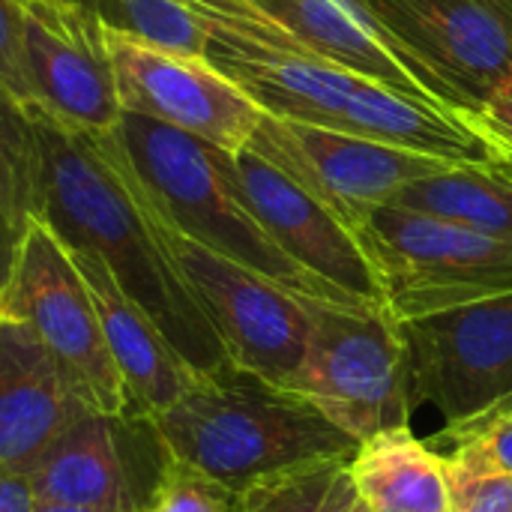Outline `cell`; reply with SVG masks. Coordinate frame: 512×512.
<instances>
[{"instance_id": "1", "label": "cell", "mask_w": 512, "mask_h": 512, "mask_svg": "<svg viewBox=\"0 0 512 512\" xmlns=\"http://www.w3.org/2000/svg\"><path fill=\"white\" fill-rule=\"evenodd\" d=\"M30 111L42 150L39 219L69 252L93 255L198 378L234 366L174 267L159 225L132 180L93 135L60 123L36 105Z\"/></svg>"}, {"instance_id": "2", "label": "cell", "mask_w": 512, "mask_h": 512, "mask_svg": "<svg viewBox=\"0 0 512 512\" xmlns=\"http://www.w3.org/2000/svg\"><path fill=\"white\" fill-rule=\"evenodd\" d=\"M207 60L264 114L426 153L453 165L512 168V150L480 117L432 108L366 75L306 54L279 24L204 12Z\"/></svg>"}, {"instance_id": "3", "label": "cell", "mask_w": 512, "mask_h": 512, "mask_svg": "<svg viewBox=\"0 0 512 512\" xmlns=\"http://www.w3.org/2000/svg\"><path fill=\"white\" fill-rule=\"evenodd\" d=\"M93 138L132 180L147 210L165 228L237 261L303 300L375 309L309 276L273 243L228 177L219 147L129 111L120 114L114 129Z\"/></svg>"}, {"instance_id": "4", "label": "cell", "mask_w": 512, "mask_h": 512, "mask_svg": "<svg viewBox=\"0 0 512 512\" xmlns=\"http://www.w3.org/2000/svg\"><path fill=\"white\" fill-rule=\"evenodd\" d=\"M165 459L186 465L234 495L249 486L330 462H351L357 441L300 393L273 387L237 366L198 378L150 420Z\"/></svg>"}, {"instance_id": "5", "label": "cell", "mask_w": 512, "mask_h": 512, "mask_svg": "<svg viewBox=\"0 0 512 512\" xmlns=\"http://www.w3.org/2000/svg\"><path fill=\"white\" fill-rule=\"evenodd\" d=\"M297 393L357 444L408 426L414 369L402 324L390 309L309 303Z\"/></svg>"}, {"instance_id": "6", "label": "cell", "mask_w": 512, "mask_h": 512, "mask_svg": "<svg viewBox=\"0 0 512 512\" xmlns=\"http://www.w3.org/2000/svg\"><path fill=\"white\" fill-rule=\"evenodd\" d=\"M0 318L24 324L45 345L72 393L93 414L138 420L90 291L66 246L42 219H30L21 231L15 270L0 297Z\"/></svg>"}, {"instance_id": "7", "label": "cell", "mask_w": 512, "mask_h": 512, "mask_svg": "<svg viewBox=\"0 0 512 512\" xmlns=\"http://www.w3.org/2000/svg\"><path fill=\"white\" fill-rule=\"evenodd\" d=\"M360 234L399 324L512 294V240L393 204L378 207Z\"/></svg>"}, {"instance_id": "8", "label": "cell", "mask_w": 512, "mask_h": 512, "mask_svg": "<svg viewBox=\"0 0 512 512\" xmlns=\"http://www.w3.org/2000/svg\"><path fill=\"white\" fill-rule=\"evenodd\" d=\"M156 219V216H153ZM162 243L195 294L228 360L258 375L261 381L297 393L300 366L309 342V303L276 282L222 258L183 234L165 228L159 219Z\"/></svg>"}, {"instance_id": "9", "label": "cell", "mask_w": 512, "mask_h": 512, "mask_svg": "<svg viewBox=\"0 0 512 512\" xmlns=\"http://www.w3.org/2000/svg\"><path fill=\"white\" fill-rule=\"evenodd\" d=\"M246 147L321 198L357 231H363L378 207L393 204L408 183L453 165L384 141L270 114L261 117Z\"/></svg>"}, {"instance_id": "10", "label": "cell", "mask_w": 512, "mask_h": 512, "mask_svg": "<svg viewBox=\"0 0 512 512\" xmlns=\"http://www.w3.org/2000/svg\"><path fill=\"white\" fill-rule=\"evenodd\" d=\"M462 114L480 117L512 75V0H354Z\"/></svg>"}, {"instance_id": "11", "label": "cell", "mask_w": 512, "mask_h": 512, "mask_svg": "<svg viewBox=\"0 0 512 512\" xmlns=\"http://www.w3.org/2000/svg\"><path fill=\"white\" fill-rule=\"evenodd\" d=\"M219 156L261 228L294 264L363 306L387 309L384 276L357 228L249 147Z\"/></svg>"}, {"instance_id": "12", "label": "cell", "mask_w": 512, "mask_h": 512, "mask_svg": "<svg viewBox=\"0 0 512 512\" xmlns=\"http://www.w3.org/2000/svg\"><path fill=\"white\" fill-rule=\"evenodd\" d=\"M21 57L30 105L87 135L117 126L108 27L81 0H21Z\"/></svg>"}, {"instance_id": "13", "label": "cell", "mask_w": 512, "mask_h": 512, "mask_svg": "<svg viewBox=\"0 0 512 512\" xmlns=\"http://www.w3.org/2000/svg\"><path fill=\"white\" fill-rule=\"evenodd\" d=\"M414 402L441 411L447 426L471 420L512 393V294L402 321Z\"/></svg>"}, {"instance_id": "14", "label": "cell", "mask_w": 512, "mask_h": 512, "mask_svg": "<svg viewBox=\"0 0 512 512\" xmlns=\"http://www.w3.org/2000/svg\"><path fill=\"white\" fill-rule=\"evenodd\" d=\"M120 108L195 135L219 150H246L264 111L207 57L174 54L108 30Z\"/></svg>"}, {"instance_id": "15", "label": "cell", "mask_w": 512, "mask_h": 512, "mask_svg": "<svg viewBox=\"0 0 512 512\" xmlns=\"http://www.w3.org/2000/svg\"><path fill=\"white\" fill-rule=\"evenodd\" d=\"M261 12L306 54L366 75L432 108L459 111L444 87L354 0H264Z\"/></svg>"}, {"instance_id": "16", "label": "cell", "mask_w": 512, "mask_h": 512, "mask_svg": "<svg viewBox=\"0 0 512 512\" xmlns=\"http://www.w3.org/2000/svg\"><path fill=\"white\" fill-rule=\"evenodd\" d=\"M87 414L45 345L24 324L0 318V468L30 474Z\"/></svg>"}, {"instance_id": "17", "label": "cell", "mask_w": 512, "mask_h": 512, "mask_svg": "<svg viewBox=\"0 0 512 512\" xmlns=\"http://www.w3.org/2000/svg\"><path fill=\"white\" fill-rule=\"evenodd\" d=\"M69 258L75 261L90 291V300L96 306L105 333V345L111 351L114 366L123 375L135 417L138 420L159 417L198 381V375L168 345L159 327L117 288L111 273L93 255L69 252Z\"/></svg>"}, {"instance_id": "18", "label": "cell", "mask_w": 512, "mask_h": 512, "mask_svg": "<svg viewBox=\"0 0 512 512\" xmlns=\"http://www.w3.org/2000/svg\"><path fill=\"white\" fill-rule=\"evenodd\" d=\"M123 423L117 417L87 414L69 426L27 474L36 504L141 512L144 501L135 495L123 459Z\"/></svg>"}, {"instance_id": "19", "label": "cell", "mask_w": 512, "mask_h": 512, "mask_svg": "<svg viewBox=\"0 0 512 512\" xmlns=\"http://www.w3.org/2000/svg\"><path fill=\"white\" fill-rule=\"evenodd\" d=\"M348 477L369 512H450L447 462L411 426L363 441L348 462Z\"/></svg>"}, {"instance_id": "20", "label": "cell", "mask_w": 512, "mask_h": 512, "mask_svg": "<svg viewBox=\"0 0 512 512\" xmlns=\"http://www.w3.org/2000/svg\"><path fill=\"white\" fill-rule=\"evenodd\" d=\"M393 207L512 240V168L450 165L408 183Z\"/></svg>"}, {"instance_id": "21", "label": "cell", "mask_w": 512, "mask_h": 512, "mask_svg": "<svg viewBox=\"0 0 512 512\" xmlns=\"http://www.w3.org/2000/svg\"><path fill=\"white\" fill-rule=\"evenodd\" d=\"M108 30L129 39L189 54L207 57L210 27L201 9L183 0H81Z\"/></svg>"}, {"instance_id": "22", "label": "cell", "mask_w": 512, "mask_h": 512, "mask_svg": "<svg viewBox=\"0 0 512 512\" xmlns=\"http://www.w3.org/2000/svg\"><path fill=\"white\" fill-rule=\"evenodd\" d=\"M39 177L42 150L33 111L0 84V210L21 231L30 219H39Z\"/></svg>"}, {"instance_id": "23", "label": "cell", "mask_w": 512, "mask_h": 512, "mask_svg": "<svg viewBox=\"0 0 512 512\" xmlns=\"http://www.w3.org/2000/svg\"><path fill=\"white\" fill-rule=\"evenodd\" d=\"M441 438L453 444L444 456L450 477H512V414L444 426Z\"/></svg>"}, {"instance_id": "24", "label": "cell", "mask_w": 512, "mask_h": 512, "mask_svg": "<svg viewBox=\"0 0 512 512\" xmlns=\"http://www.w3.org/2000/svg\"><path fill=\"white\" fill-rule=\"evenodd\" d=\"M345 468V462H330L267 477L237 495V512H321Z\"/></svg>"}, {"instance_id": "25", "label": "cell", "mask_w": 512, "mask_h": 512, "mask_svg": "<svg viewBox=\"0 0 512 512\" xmlns=\"http://www.w3.org/2000/svg\"><path fill=\"white\" fill-rule=\"evenodd\" d=\"M141 512H237V495L210 477L165 459Z\"/></svg>"}, {"instance_id": "26", "label": "cell", "mask_w": 512, "mask_h": 512, "mask_svg": "<svg viewBox=\"0 0 512 512\" xmlns=\"http://www.w3.org/2000/svg\"><path fill=\"white\" fill-rule=\"evenodd\" d=\"M0 84L30 105L21 57V0H0Z\"/></svg>"}, {"instance_id": "27", "label": "cell", "mask_w": 512, "mask_h": 512, "mask_svg": "<svg viewBox=\"0 0 512 512\" xmlns=\"http://www.w3.org/2000/svg\"><path fill=\"white\" fill-rule=\"evenodd\" d=\"M450 512H512V477H450Z\"/></svg>"}, {"instance_id": "28", "label": "cell", "mask_w": 512, "mask_h": 512, "mask_svg": "<svg viewBox=\"0 0 512 512\" xmlns=\"http://www.w3.org/2000/svg\"><path fill=\"white\" fill-rule=\"evenodd\" d=\"M483 126L512 150V75H507L480 111Z\"/></svg>"}, {"instance_id": "29", "label": "cell", "mask_w": 512, "mask_h": 512, "mask_svg": "<svg viewBox=\"0 0 512 512\" xmlns=\"http://www.w3.org/2000/svg\"><path fill=\"white\" fill-rule=\"evenodd\" d=\"M33 510H36V498H33V489H30V477L0 468V512Z\"/></svg>"}, {"instance_id": "30", "label": "cell", "mask_w": 512, "mask_h": 512, "mask_svg": "<svg viewBox=\"0 0 512 512\" xmlns=\"http://www.w3.org/2000/svg\"><path fill=\"white\" fill-rule=\"evenodd\" d=\"M201 12H213V15H225V18H237V21H249V24H264L270 27L273 21L249 0H183Z\"/></svg>"}, {"instance_id": "31", "label": "cell", "mask_w": 512, "mask_h": 512, "mask_svg": "<svg viewBox=\"0 0 512 512\" xmlns=\"http://www.w3.org/2000/svg\"><path fill=\"white\" fill-rule=\"evenodd\" d=\"M18 246H21V228H15L6 213L0 210V297L12 279L15 270V258H18Z\"/></svg>"}, {"instance_id": "32", "label": "cell", "mask_w": 512, "mask_h": 512, "mask_svg": "<svg viewBox=\"0 0 512 512\" xmlns=\"http://www.w3.org/2000/svg\"><path fill=\"white\" fill-rule=\"evenodd\" d=\"M357 501H360V498H357V489H354V483H351V477H348V468H345L342 477L333 483V489H330V495H327L321 512H351Z\"/></svg>"}, {"instance_id": "33", "label": "cell", "mask_w": 512, "mask_h": 512, "mask_svg": "<svg viewBox=\"0 0 512 512\" xmlns=\"http://www.w3.org/2000/svg\"><path fill=\"white\" fill-rule=\"evenodd\" d=\"M501 414H512V393L510 396H504L498 405H492L489 411H483V414H477V417H501ZM477 417H471V420H477Z\"/></svg>"}, {"instance_id": "34", "label": "cell", "mask_w": 512, "mask_h": 512, "mask_svg": "<svg viewBox=\"0 0 512 512\" xmlns=\"http://www.w3.org/2000/svg\"><path fill=\"white\" fill-rule=\"evenodd\" d=\"M33 512H129V510H84V507H60V504H36Z\"/></svg>"}, {"instance_id": "35", "label": "cell", "mask_w": 512, "mask_h": 512, "mask_svg": "<svg viewBox=\"0 0 512 512\" xmlns=\"http://www.w3.org/2000/svg\"><path fill=\"white\" fill-rule=\"evenodd\" d=\"M351 512H369V507H366L363 501H357V504H354V510H351Z\"/></svg>"}, {"instance_id": "36", "label": "cell", "mask_w": 512, "mask_h": 512, "mask_svg": "<svg viewBox=\"0 0 512 512\" xmlns=\"http://www.w3.org/2000/svg\"><path fill=\"white\" fill-rule=\"evenodd\" d=\"M249 3H255V6H258V9H261V3H264V0H249Z\"/></svg>"}]
</instances>
